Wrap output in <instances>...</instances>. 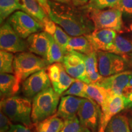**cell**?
Segmentation results:
<instances>
[{
    "mask_svg": "<svg viewBox=\"0 0 132 132\" xmlns=\"http://www.w3.org/2000/svg\"><path fill=\"white\" fill-rule=\"evenodd\" d=\"M50 13L48 16L55 23L72 37L89 34L95 30V26L86 10L70 7L64 3L51 2Z\"/></svg>",
    "mask_w": 132,
    "mask_h": 132,
    "instance_id": "obj_1",
    "label": "cell"
},
{
    "mask_svg": "<svg viewBox=\"0 0 132 132\" xmlns=\"http://www.w3.org/2000/svg\"><path fill=\"white\" fill-rule=\"evenodd\" d=\"M0 105L1 111L12 122L28 127L31 125L32 103L30 99L14 95L1 99Z\"/></svg>",
    "mask_w": 132,
    "mask_h": 132,
    "instance_id": "obj_2",
    "label": "cell"
},
{
    "mask_svg": "<svg viewBox=\"0 0 132 132\" xmlns=\"http://www.w3.org/2000/svg\"><path fill=\"white\" fill-rule=\"evenodd\" d=\"M60 95L50 87L36 95L32 100L31 119L34 123L40 122L55 114Z\"/></svg>",
    "mask_w": 132,
    "mask_h": 132,
    "instance_id": "obj_3",
    "label": "cell"
},
{
    "mask_svg": "<svg viewBox=\"0 0 132 132\" xmlns=\"http://www.w3.org/2000/svg\"><path fill=\"white\" fill-rule=\"evenodd\" d=\"M50 65L47 60L31 52L18 53L14 56V71L19 85L29 76Z\"/></svg>",
    "mask_w": 132,
    "mask_h": 132,
    "instance_id": "obj_4",
    "label": "cell"
},
{
    "mask_svg": "<svg viewBox=\"0 0 132 132\" xmlns=\"http://www.w3.org/2000/svg\"><path fill=\"white\" fill-rule=\"evenodd\" d=\"M89 16L95 26V29H110L118 32H122V12L114 8L106 10H90Z\"/></svg>",
    "mask_w": 132,
    "mask_h": 132,
    "instance_id": "obj_5",
    "label": "cell"
},
{
    "mask_svg": "<svg viewBox=\"0 0 132 132\" xmlns=\"http://www.w3.org/2000/svg\"><path fill=\"white\" fill-rule=\"evenodd\" d=\"M8 22L16 34L23 39L44 29L43 25L40 22L23 11L15 12L10 16Z\"/></svg>",
    "mask_w": 132,
    "mask_h": 132,
    "instance_id": "obj_6",
    "label": "cell"
},
{
    "mask_svg": "<svg viewBox=\"0 0 132 132\" xmlns=\"http://www.w3.org/2000/svg\"><path fill=\"white\" fill-rule=\"evenodd\" d=\"M81 123L90 132H97L101 123L102 111L101 107L92 100L84 98L78 112Z\"/></svg>",
    "mask_w": 132,
    "mask_h": 132,
    "instance_id": "obj_7",
    "label": "cell"
},
{
    "mask_svg": "<svg viewBox=\"0 0 132 132\" xmlns=\"http://www.w3.org/2000/svg\"><path fill=\"white\" fill-rule=\"evenodd\" d=\"M99 73L103 77H110L125 71L128 67L127 61L113 53L97 51Z\"/></svg>",
    "mask_w": 132,
    "mask_h": 132,
    "instance_id": "obj_8",
    "label": "cell"
},
{
    "mask_svg": "<svg viewBox=\"0 0 132 132\" xmlns=\"http://www.w3.org/2000/svg\"><path fill=\"white\" fill-rule=\"evenodd\" d=\"M85 54L72 51L64 56L61 63L69 75L86 84H90L85 63Z\"/></svg>",
    "mask_w": 132,
    "mask_h": 132,
    "instance_id": "obj_9",
    "label": "cell"
},
{
    "mask_svg": "<svg viewBox=\"0 0 132 132\" xmlns=\"http://www.w3.org/2000/svg\"><path fill=\"white\" fill-rule=\"evenodd\" d=\"M0 48L1 50L11 53L24 52L28 50L26 41L16 34L8 21L3 23L0 29Z\"/></svg>",
    "mask_w": 132,
    "mask_h": 132,
    "instance_id": "obj_10",
    "label": "cell"
},
{
    "mask_svg": "<svg viewBox=\"0 0 132 132\" xmlns=\"http://www.w3.org/2000/svg\"><path fill=\"white\" fill-rule=\"evenodd\" d=\"M47 72L54 90L60 96L77 80L67 73L61 62L50 64Z\"/></svg>",
    "mask_w": 132,
    "mask_h": 132,
    "instance_id": "obj_11",
    "label": "cell"
},
{
    "mask_svg": "<svg viewBox=\"0 0 132 132\" xmlns=\"http://www.w3.org/2000/svg\"><path fill=\"white\" fill-rule=\"evenodd\" d=\"M52 86L47 72L42 69L29 76L21 84V92L26 98L32 99L36 95Z\"/></svg>",
    "mask_w": 132,
    "mask_h": 132,
    "instance_id": "obj_12",
    "label": "cell"
},
{
    "mask_svg": "<svg viewBox=\"0 0 132 132\" xmlns=\"http://www.w3.org/2000/svg\"><path fill=\"white\" fill-rule=\"evenodd\" d=\"M132 71L125 70L120 73L103 77L97 84L105 88L110 94L122 95L125 87L129 82Z\"/></svg>",
    "mask_w": 132,
    "mask_h": 132,
    "instance_id": "obj_13",
    "label": "cell"
},
{
    "mask_svg": "<svg viewBox=\"0 0 132 132\" xmlns=\"http://www.w3.org/2000/svg\"><path fill=\"white\" fill-rule=\"evenodd\" d=\"M91 43L95 51L111 52L117 32L113 29H95L89 34L85 35Z\"/></svg>",
    "mask_w": 132,
    "mask_h": 132,
    "instance_id": "obj_14",
    "label": "cell"
},
{
    "mask_svg": "<svg viewBox=\"0 0 132 132\" xmlns=\"http://www.w3.org/2000/svg\"><path fill=\"white\" fill-rule=\"evenodd\" d=\"M84 98L73 95H63L61 98L56 114L64 120L76 116Z\"/></svg>",
    "mask_w": 132,
    "mask_h": 132,
    "instance_id": "obj_15",
    "label": "cell"
},
{
    "mask_svg": "<svg viewBox=\"0 0 132 132\" xmlns=\"http://www.w3.org/2000/svg\"><path fill=\"white\" fill-rule=\"evenodd\" d=\"M124 100L122 95H110L102 111L100 128L105 130L110 120L125 109Z\"/></svg>",
    "mask_w": 132,
    "mask_h": 132,
    "instance_id": "obj_16",
    "label": "cell"
},
{
    "mask_svg": "<svg viewBox=\"0 0 132 132\" xmlns=\"http://www.w3.org/2000/svg\"><path fill=\"white\" fill-rule=\"evenodd\" d=\"M26 43L29 52L47 60L49 47L48 34L47 32L40 31L32 34L27 38Z\"/></svg>",
    "mask_w": 132,
    "mask_h": 132,
    "instance_id": "obj_17",
    "label": "cell"
},
{
    "mask_svg": "<svg viewBox=\"0 0 132 132\" xmlns=\"http://www.w3.org/2000/svg\"><path fill=\"white\" fill-rule=\"evenodd\" d=\"M44 30L53 37L64 53L67 54V46L70 37L66 33L61 27L52 20L50 17L47 18L42 23Z\"/></svg>",
    "mask_w": 132,
    "mask_h": 132,
    "instance_id": "obj_18",
    "label": "cell"
},
{
    "mask_svg": "<svg viewBox=\"0 0 132 132\" xmlns=\"http://www.w3.org/2000/svg\"><path fill=\"white\" fill-rule=\"evenodd\" d=\"M20 9L42 24L48 17L46 11L37 0H17Z\"/></svg>",
    "mask_w": 132,
    "mask_h": 132,
    "instance_id": "obj_19",
    "label": "cell"
},
{
    "mask_svg": "<svg viewBox=\"0 0 132 132\" xmlns=\"http://www.w3.org/2000/svg\"><path fill=\"white\" fill-rule=\"evenodd\" d=\"M19 85L15 75L1 73L0 75V92L1 99L14 96L19 92Z\"/></svg>",
    "mask_w": 132,
    "mask_h": 132,
    "instance_id": "obj_20",
    "label": "cell"
},
{
    "mask_svg": "<svg viewBox=\"0 0 132 132\" xmlns=\"http://www.w3.org/2000/svg\"><path fill=\"white\" fill-rule=\"evenodd\" d=\"M72 51L89 54L95 50L92 47L91 43L85 35L70 38L67 46V53Z\"/></svg>",
    "mask_w": 132,
    "mask_h": 132,
    "instance_id": "obj_21",
    "label": "cell"
},
{
    "mask_svg": "<svg viewBox=\"0 0 132 132\" xmlns=\"http://www.w3.org/2000/svg\"><path fill=\"white\" fill-rule=\"evenodd\" d=\"M85 63L87 76L90 83H97L103 78L98 71L97 51H94L89 54H85Z\"/></svg>",
    "mask_w": 132,
    "mask_h": 132,
    "instance_id": "obj_22",
    "label": "cell"
},
{
    "mask_svg": "<svg viewBox=\"0 0 132 132\" xmlns=\"http://www.w3.org/2000/svg\"><path fill=\"white\" fill-rule=\"evenodd\" d=\"M86 92L90 99L95 101L101 107L102 110L106 105L109 96L111 95L103 87L94 83L86 84Z\"/></svg>",
    "mask_w": 132,
    "mask_h": 132,
    "instance_id": "obj_23",
    "label": "cell"
},
{
    "mask_svg": "<svg viewBox=\"0 0 132 132\" xmlns=\"http://www.w3.org/2000/svg\"><path fill=\"white\" fill-rule=\"evenodd\" d=\"M64 126V120L56 114L37 123V132H61Z\"/></svg>",
    "mask_w": 132,
    "mask_h": 132,
    "instance_id": "obj_24",
    "label": "cell"
},
{
    "mask_svg": "<svg viewBox=\"0 0 132 132\" xmlns=\"http://www.w3.org/2000/svg\"><path fill=\"white\" fill-rule=\"evenodd\" d=\"M128 119L125 115L118 114L110 120L104 132H131Z\"/></svg>",
    "mask_w": 132,
    "mask_h": 132,
    "instance_id": "obj_25",
    "label": "cell"
},
{
    "mask_svg": "<svg viewBox=\"0 0 132 132\" xmlns=\"http://www.w3.org/2000/svg\"><path fill=\"white\" fill-rule=\"evenodd\" d=\"M48 34L49 47L47 54V61L50 64L56 62H62L65 54L61 47L56 42L50 34Z\"/></svg>",
    "mask_w": 132,
    "mask_h": 132,
    "instance_id": "obj_26",
    "label": "cell"
},
{
    "mask_svg": "<svg viewBox=\"0 0 132 132\" xmlns=\"http://www.w3.org/2000/svg\"><path fill=\"white\" fill-rule=\"evenodd\" d=\"M111 53L122 56L132 53V42L122 36L118 35L114 40Z\"/></svg>",
    "mask_w": 132,
    "mask_h": 132,
    "instance_id": "obj_27",
    "label": "cell"
},
{
    "mask_svg": "<svg viewBox=\"0 0 132 132\" xmlns=\"http://www.w3.org/2000/svg\"><path fill=\"white\" fill-rule=\"evenodd\" d=\"M21 9L17 0H0V21L3 22L15 11Z\"/></svg>",
    "mask_w": 132,
    "mask_h": 132,
    "instance_id": "obj_28",
    "label": "cell"
},
{
    "mask_svg": "<svg viewBox=\"0 0 132 132\" xmlns=\"http://www.w3.org/2000/svg\"><path fill=\"white\" fill-rule=\"evenodd\" d=\"M14 56L12 53L4 50H1L0 52V72L1 73H14Z\"/></svg>",
    "mask_w": 132,
    "mask_h": 132,
    "instance_id": "obj_29",
    "label": "cell"
},
{
    "mask_svg": "<svg viewBox=\"0 0 132 132\" xmlns=\"http://www.w3.org/2000/svg\"><path fill=\"white\" fill-rule=\"evenodd\" d=\"M86 83L82 81L77 80L70 86V87L68 89L62 94V95H70L92 100L86 92Z\"/></svg>",
    "mask_w": 132,
    "mask_h": 132,
    "instance_id": "obj_30",
    "label": "cell"
},
{
    "mask_svg": "<svg viewBox=\"0 0 132 132\" xmlns=\"http://www.w3.org/2000/svg\"><path fill=\"white\" fill-rule=\"evenodd\" d=\"M61 132H90L84 127L79 118L76 116L64 120V126Z\"/></svg>",
    "mask_w": 132,
    "mask_h": 132,
    "instance_id": "obj_31",
    "label": "cell"
},
{
    "mask_svg": "<svg viewBox=\"0 0 132 132\" xmlns=\"http://www.w3.org/2000/svg\"><path fill=\"white\" fill-rule=\"evenodd\" d=\"M120 0H90L85 6L82 7L86 11L103 9L105 8H112Z\"/></svg>",
    "mask_w": 132,
    "mask_h": 132,
    "instance_id": "obj_32",
    "label": "cell"
},
{
    "mask_svg": "<svg viewBox=\"0 0 132 132\" xmlns=\"http://www.w3.org/2000/svg\"><path fill=\"white\" fill-rule=\"evenodd\" d=\"M122 96L124 100L125 108H132V72L129 82L123 89Z\"/></svg>",
    "mask_w": 132,
    "mask_h": 132,
    "instance_id": "obj_33",
    "label": "cell"
},
{
    "mask_svg": "<svg viewBox=\"0 0 132 132\" xmlns=\"http://www.w3.org/2000/svg\"><path fill=\"white\" fill-rule=\"evenodd\" d=\"M112 8L119 10L126 15L132 16V0H120Z\"/></svg>",
    "mask_w": 132,
    "mask_h": 132,
    "instance_id": "obj_34",
    "label": "cell"
},
{
    "mask_svg": "<svg viewBox=\"0 0 132 132\" xmlns=\"http://www.w3.org/2000/svg\"><path fill=\"white\" fill-rule=\"evenodd\" d=\"M12 121L3 112L0 113V132H7L12 125Z\"/></svg>",
    "mask_w": 132,
    "mask_h": 132,
    "instance_id": "obj_35",
    "label": "cell"
},
{
    "mask_svg": "<svg viewBox=\"0 0 132 132\" xmlns=\"http://www.w3.org/2000/svg\"><path fill=\"white\" fill-rule=\"evenodd\" d=\"M7 132H32L28 127L25 125L17 123V124H12L11 127Z\"/></svg>",
    "mask_w": 132,
    "mask_h": 132,
    "instance_id": "obj_36",
    "label": "cell"
},
{
    "mask_svg": "<svg viewBox=\"0 0 132 132\" xmlns=\"http://www.w3.org/2000/svg\"><path fill=\"white\" fill-rule=\"evenodd\" d=\"M90 0H71V3L75 7H84L89 3Z\"/></svg>",
    "mask_w": 132,
    "mask_h": 132,
    "instance_id": "obj_37",
    "label": "cell"
},
{
    "mask_svg": "<svg viewBox=\"0 0 132 132\" xmlns=\"http://www.w3.org/2000/svg\"><path fill=\"white\" fill-rule=\"evenodd\" d=\"M40 3L41 6H42L44 10L46 11L48 15L50 13V6L49 4V1L48 0H37Z\"/></svg>",
    "mask_w": 132,
    "mask_h": 132,
    "instance_id": "obj_38",
    "label": "cell"
},
{
    "mask_svg": "<svg viewBox=\"0 0 132 132\" xmlns=\"http://www.w3.org/2000/svg\"><path fill=\"white\" fill-rule=\"evenodd\" d=\"M122 57L127 61L128 65H130L132 67V53L122 56Z\"/></svg>",
    "mask_w": 132,
    "mask_h": 132,
    "instance_id": "obj_39",
    "label": "cell"
},
{
    "mask_svg": "<svg viewBox=\"0 0 132 132\" xmlns=\"http://www.w3.org/2000/svg\"><path fill=\"white\" fill-rule=\"evenodd\" d=\"M54 1H56L57 3H64V4H69L71 3V0H53Z\"/></svg>",
    "mask_w": 132,
    "mask_h": 132,
    "instance_id": "obj_40",
    "label": "cell"
},
{
    "mask_svg": "<svg viewBox=\"0 0 132 132\" xmlns=\"http://www.w3.org/2000/svg\"><path fill=\"white\" fill-rule=\"evenodd\" d=\"M128 122H129L130 128H131V130L132 132V113L130 114L129 116H128Z\"/></svg>",
    "mask_w": 132,
    "mask_h": 132,
    "instance_id": "obj_41",
    "label": "cell"
},
{
    "mask_svg": "<svg viewBox=\"0 0 132 132\" xmlns=\"http://www.w3.org/2000/svg\"><path fill=\"white\" fill-rule=\"evenodd\" d=\"M104 131H105V130L102 129V128H99L98 131L97 132H104Z\"/></svg>",
    "mask_w": 132,
    "mask_h": 132,
    "instance_id": "obj_42",
    "label": "cell"
},
{
    "mask_svg": "<svg viewBox=\"0 0 132 132\" xmlns=\"http://www.w3.org/2000/svg\"><path fill=\"white\" fill-rule=\"evenodd\" d=\"M130 29H131V30L132 31V24H131V25H130Z\"/></svg>",
    "mask_w": 132,
    "mask_h": 132,
    "instance_id": "obj_43",
    "label": "cell"
}]
</instances>
